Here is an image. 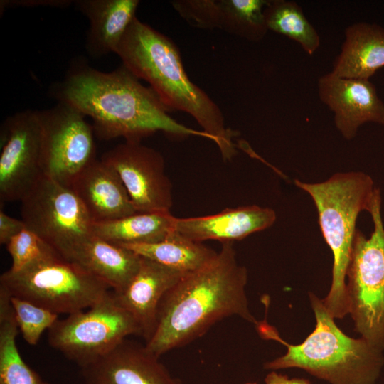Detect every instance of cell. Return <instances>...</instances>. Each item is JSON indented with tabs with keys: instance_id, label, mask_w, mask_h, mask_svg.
<instances>
[{
	"instance_id": "ba28073f",
	"label": "cell",
	"mask_w": 384,
	"mask_h": 384,
	"mask_svg": "<svg viewBox=\"0 0 384 384\" xmlns=\"http://www.w3.org/2000/svg\"><path fill=\"white\" fill-rule=\"evenodd\" d=\"M132 334L140 336L137 321L110 291L87 310L58 319L48 331V343L80 368L107 354Z\"/></svg>"
},
{
	"instance_id": "9a60e30c",
	"label": "cell",
	"mask_w": 384,
	"mask_h": 384,
	"mask_svg": "<svg viewBox=\"0 0 384 384\" xmlns=\"http://www.w3.org/2000/svg\"><path fill=\"white\" fill-rule=\"evenodd\" d=\"M184 275L141 257L139 269L129 283L120 292L112 291L117 302L137 321L146 342L154 333L163 297Z\"/></svg>"
},
{
	"instance_id": "4fadbf2b",
	"label": "cell",
	"mask_w": 384,
	"mask_h": 384,
	"mask_svg": "<svg viewBox=\"0 0 384 384\" xmlns=\"http://www.w3.org/2000/svg\"><path fill=\"white\" fill-rule=\"evenodd\" d=\"M321 101L334 113V124L347 140L368 122L384 125V102L370 80L346 78L329 73L318 80Z\"/></svg>"
},
{
	"instance_id": "6da1fadb",
	"label": "cell",
	"mask_w": 384,
	"mask_h": 384,
	"mask_svg": "<svg viewBox=\"0 0 384 384\" xmlns=\"http://www.w3.org/2000/svg\"><path fill=\"white\" fill-rule=\"evenodd\" d=\"M50 95L92 120L95 135L102 140L123 137L141 142L157 132L176 138L210 137L171 117L150 87L140 82L124 65L103 72L82 62L73 64L65 76L54 83Z\"/></svg>"
},
{
	"instance_id": "30bf717a",
	"label": "cell",
	"mask_w": 384,
	"mask_h": 384,
	"mask_svg": "<svg viewBox=\"0 0 384 384\" xmlns=\"http://www.w3.org/2000/svg\"><path fill=\"white\" fill-rule=\"evenodd\" d=\"M38 115L43 174L71 188L78 175L96 159L92 124L78 110L60 102L38 110Z\"/></svg>"
},
{
	"instance_id": "2e32d148",
	"label": "cell",
	"mask_w": 384,
	"mask_h": 384,
	"mask_svg": "<svg viewBox=\"0 0 384 384\" xmlns=\"http://www.w3.org/2000/svg\"><path fill=\"white\" fill-rule=\"evenodd\" d=\"M71 188L92 223L112 221L137 213L119 174L102 159L90 164Z\"/></svg>"
},
{
	"instance_id": "9c48e42d",
	"label": "cell",
	"mask_w": 384,
	"mask_h": 384,
	"mask_svg": "<svg viewBox=\"0 0 384 384\" xmlns=\"http://www.w3.org/2000/svg\"><path fill=\"white\" fill-rule=\"evenodd\" d=\"M21 203L26 227L62 257L92 234V222L72 188L44 175Z\"/></svg>"
},
{
	"instance_id": "ffe728a7",
	"label": "cell",
	"mask_w": 384,
	"mask_h": 384,
	"mask_svg": "<svg viewBox=\"0 0 384 384\" xmlns=\"http://www.w3.org/2000/svg\"><path fill=\"white\" fill-rule=\"evenodd\" d=\"M331 73L346 78L370 80L384 67V27L367 22L348 26Z\"/></svg>"
},
{
	"instance_id": "4dcf8cb0",
	"label": "cell",
	"mask_w": 384,
	"mask_h": 384,
	"mask_svg": "<svg viewBox=\"0 0 384 384\" xmlns=\"http://www.w3.org/2000/svg\"><path fill=\"white\" fill-rule=\"evenodd\" d=\"M265 382V384H310L308 380L302 378H289L287 376L278 374L274 371L271 372L267 375Z\"/></svg>"
},
{
	"instance_id": "277c9868",
	"label": "cell",
	"mask_w": 384,
	"mask_h": 384,
	"mask_svg": "<svg viewBox=\"0 0 384 384\" xmlns=\"http://www.w3.org/2000/svg\"><path fill=\"white\" fill-rule=\"evenodd\" d=\"M309 299L316 326L302 343L289 344L271 326L257 325L261 335L279 341L287 348L284 355L265 363L264 368L272 370L301 368L331 384H375L384 364L383 351L361 337L346 335L335 324L322 299L313 293L309 294Z\"/></svg>"
},
{
	"instance_id": "5b68a950",
	"label": "cell",
	"mask_w": 384,
	"mask_h": 384,
	"mask_svg": "<svg viewBox=\"0 0 384 384\" xmlns=\"http://www.w3.org/2000/svg\"><path fill=\"white\" fill-rule=\"evenodd\" d=\"M294 184L314 201L322 235L333 253L332 282L323 303L334 319H343L349 314L346 278L356 220L361 211H368L376 187L362 171L337 173L316 183L296 179Z\"/></svg>"
},
{
	"instance_id": "484cf974",
	"label": "cell",
	"mask_w": 384,
	"mask_h": 384,
	"mask_svg": "<svg viewBox=\"0 0 384 384\" xmlns=\"http://www.w3.org/2000/svg\"><path fill=\"white\" fill-rule=\"evenodd\" d=\"M10 299L18 330L31 346L36 345L59 319L58 314L28 301L11 296Z\"/></svg>"
},
{
	"instance_id": "f1b7e54d",
	"label": "cell",
	"mask_w": 384,
	"mask_h": 384,
	"mask_svg": "<svg viewBox=\"0 0 384 384\" xmlns=\"http://www.w3.org/2000/svg\"><path fill=\"white\" fill-rule=\"evenodd\" d=\"M74 4L72 0H1L0 14L13 8H32L38 6L65 9Z\"/></svg>"
},
{
	"instance_id": "44dd1931",
	"label": "cell",
	"mask_w": 384,
	"mask_h": 384,
	"mask_svg": "<svg viewBox=\"0 0 384 384\" xmlns=\"http://www.w3.org/2000/svg\"><path fill=\"white\" fill-rule=\"evenodd\" d=\"M175 220L170 212H137L112 221L93 223L92 233L119 245L154 243L175 230Z\"/></svg>"
},
{
	"instance_id": "cb8c5ba5",
	"label": "cell",
	"mask_w": 384,
	"mask_h": 384,
	"mask_svg": "<svg viewBox=\"0 0 384 384\" xmlns=\"http://www.w3.org/2000/svg\"><path fill=\"white\" fill-rule=\"evenodd\" d=\"M264 15L268 31L295 41L309 55L319 49V35L297 2L270 0L264 9Z\"/></svg>"
},
{
	"instance_id": "83f0119b",
	"label": "cell",
	"mask_w": 384,
	"mask_h": 384,
	"mask_svg": "<svg viewBox=\"0 0 384 384\" xmlns=\"http://www.w3.org/2000/svg\"><path fill=\"white\" fill-rule=\"evenodd\" d=\"M171 4L192 26L201 29L219 28L218 0H174Z\"/></svg>"
},
{
	"instance_id": "d4e9b609",
	"label": "cell",
	"mask_w": 384,
	"mask_h": 384,
	"mask_svg": "<svg viewBox=\"0 0 384 384\" xmlns=\"http://www.w3.org/2000/svg\"><path fill=\"white\" fill-rule=\"evenodd\" d=\"M270 0H218L219 29L250 41L267 33L264 9Z\"/></svg>"
},
{
	"instance_id": "7c38bea8",
	"label": "cell",
	"mask_w": 384,
	"mask_h": 384,
	"mask_svg": "<svg viewBox=\"0 0 384 384\" xmlns=\"http://www.w3.org/2000/svg\"><path fill=\"white\" fill-rule=\"evenodd\" d=\"M101 159L119 174L137 212H170L172 185L160 152L141 142H124Z\"/></svg>"
},
{
	"instance_id": "f546056e",
	"label": "cell",
	"mask_w": 384,
	"mask_h": 384,
	"mask_svg": "<svg viewBox=\"0 0 384 384\" xmlns=\"http://www.w3.org/2000/svg\"><path fill=\"white\" fill-rule=\"evenodd\" d=\"M26 228L21 219L12 218L0 210V243L6 245L9 241Z\"/></svg>"
},
{
	"instance_id": "603a6c76",
	"label": "cell",
	"mask_w": 384,
	"mask_h": 384,
	"mask_svg": "<svg viewBox=\"0 0 384 384\" xmlns=\"http://www.w3.org/2000/svg\"><path fill=\"white\" fill-rule=\"evenodd\" d=\"M18 331L10 295L0 287V384H50L21 357Z\"/></svg>"
},
{
	"instance_id": "7402d4cb",
	"label": "cell",
	"mask_w": 384,
	"mask_h": 384,
	"mask_svg": "<svg viewBox=\"0 0 384 384\" xmlns=\"http://www.w3.org/2000/svg\"><path fill=\"white\" fill-rule=\"evenodd\" d=\"M121 246L184 274L201 268L217 254L202 242L191 240L176 230L157 242Z\"/></svg>"
},
{
	"instance_id": "d6986e66",
	"label": "cell",
	"mask_w": 384,
	"mask_h": 384,
	"mask_svg": "<svg viewBox=\"0 0 384 384\" xmlns=\"http://www.w3.org/2000/svg\"><path fill=\"white\" fill-rule=\"evenodd\" d=\"M75 8L89 21L88 54L100 58L114 53L136 16L138 0H77Z\"/></svg>"
},
{
	"instance_id": "7a4b0ae2",
	"label": "cell",
	"mask_w": 384,
	"mask_h": 384,
	"mask_svg": "<svg viewBox=\"0 0 384 384\" xmlns=\"http://www.w3.org/2000/svg\"><path fill=\"white\" fill-rule=\"evenodd\" d=\"M247 271L233 242L201 268L184 275L163 297L145 346L159 357L201 336L217 321L236 316L257 325L245 292Z\"/></svg>"
},
{
	"instance_id": "4316f807",
	"label": "cell",
	"mask_w": 384,
	"mask_h": 384,
	"mask_svg": "<svg viewBox=\"0 0 384 384\" xmlns=\"http://www.w3.org/2000/svg\"><path fill=\"white\" fill-rule=\"evenodd\" d=\"M12 260L11 271L18 272L34 261L57 252L26 227L6 245Z\"/></svg>"
},
{
	"instance_id": "3957f363",
	"label": "cell",
	"mask_w": 384,
	"mask_h": 384,
	"mask_svg": "<svg viewBox=\"0 0 384 384\" xmlns=\"http://www.w3.org/2000/svg\"><path fill=\"white\" fill-rule=\"evenodd\" d=\"M115 53L131 73L148 82L169 112L181 111L193 117L224 161L236 155L237 132L226 127L218 105L190 80L178 48L169 37L136 17Z\"/></svg>"
},
{
	"instance_id": "8fae6325",
	"label": "cell",
	"mask_w": 384,
	"mask_h": 384,
	"mask_svg": "<svg viewBox=\"0 0 384 384\" xmlns=\"http://www.w3.org/2000/svg\"><path fill=\"white\" fill-rule=\"evenodd\" d=\"M38 110L9 116L1 127L0 203L21 199L43 176Z\"/></svg>"
},
{
	"instance_id": "e0dca14e",
	"label": "cell",
	"mask_w": 384,
	"mask_h": 384,
	"mask_svg": "<svg viewBox=\"0 0 384 384\" xmlns=\"http://www.w3.org/2000/svg\"><path fill=\"white\" fill-rule=\"evenodd\" d=\"M275 220L274 210L252 205L226 208L213 215L176 218L174 229L196 242L215 240L233 242L270 227Z\"/></svg>"
},
{
	"instance_id": "8992f818",
	"label": "cell",
	"mask_w": 384,
	"mask_h": 384,
	"mask_svg": "<svg viewBox=\"0 0 384 384\" xmlns=\"http://www.w3.org/2000/svg\"><path fill=\"white\" fill-rule=\"evenodd\" d=\"M0 287L11 297L21 298L57 314L85 310L110 287L80 265L58 252L38 259L18 272L0 277Z\"/></svg>"
},
{
	"instance_id": "52a82bcc",
	"label": "cell",
	"mask_w": 384,
	"mask_h": 384,
	"mask_svg": "<svg viewBox=\"0 0 384 384\" xmlns=\"http://www.w3.org/2000/svg\"><path fill=\"white\" fill-rule=\"evenodd\" d=\"M381 194L376 188L368 213L373 230L367 238L357 229L346 272L349 314L355 330L372 346L384 350V225Z\"/></svg>"
},
{
	"instance_id": "ac0fdd59",
	"label": "cell",
	"mask_w": 384,
	"mask_h": 384,
	"mask_svg": "<svg viewBox=\"0 0 384 384\" xmlns=\"http://www.w3.org/2000/svg\"><path fill=\"white\" fill-rule=\"evenodd\" d=\"M106 283L113 292L122 291L137 272L141 257L131 250L93 234L64 257Z\"/></svg>"
},
{
	"instance_id": "5bb4252c",
	"label": "cell",
	"mask_w": 384,
	"mask_h": 384,
	"mask_svg": "<svg viewBox=\"0 0 384 384\" xmlns=\"http://www.w3.org/2000/svg\"><path fill=\"white\" fill-rule=\"evenodd\" d=\"M80 371L85 384H183L145 345L127 338Z\"/></svg>"
}]
</instances>
